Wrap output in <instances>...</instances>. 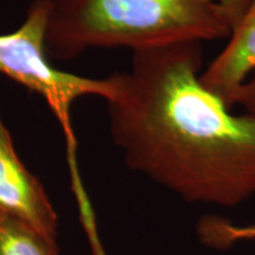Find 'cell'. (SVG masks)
<instances>
[{"label":"cell","mask_w":255,"mask_h":255,"mask_svg":"<svg viewBox=\"0 0 255 255\" xmlns=\"http://www.w3.org/2000/svg\"><path fill=\"white\" fill-rule=\"evenodd\" d=\"M202 43L132 52L114 72L113 141L131 170L190 203L234 208L255 195V117L201 84Z\"/></svg>","instance_id":"cell-1"},{"label":"cell","mask_w":255,"mask_h":255,"mask_svg":"<svg viewBox=\"0 0 255 255\" xmlns=\"http://www.w3.org/2000/svg\"><path fill=\"white\" fill-rule=\"evenodd\" d=\"M51 60L89 49L132 52L170 44L225 39L232 28L219 0H47Z\"/></svg>","instance_id":"cell-2"},{"label":"cell","mask_w":255,"mask_h":255,"mask_svg":"<svg viewBox=\"0 0 255 255\" xmlns=\"http://www.w3.org/2000/svg\"><path fill=\"white\" fill-rule=\"evenodd\" d=\"M49 17L47 0H33L17 30L0 34V75H4L44 98L56 116L64 135L77 196L84 195L76 163L77 141L71 123L72 105L84 96L109 100L115 91L113 76L96 79L77 76L53 66L46 53Z\"/></svg>","instance_id":"cell-3"},{"label":"cell","mask_w":255,"mask_h":255,"mask_svg":"<svg viewBox=\"0 0 255 255\" xmlns=\"http://www.w3.org/2000/svg\"><path fill=\"white\" fill-rule=\"evenodd\" d=\"M0 214L57 240L58 218L43 184L19 157L0 113Z\"/></svg>","instance_id":"cell-4"},{"label":"cell","mask_w":255,"mask_h":255,"mask_svg":"<svg viewBox=\"0 0 255 255\" xmlns=\"http://www.w3.org/2000/svg\"><path fill=\"white\" fill-rule=\"evenodd\" d=\"M255 71V0L233 28L226 46L202 70L201 84L219 97L229 109L241 85Z\"/></svg>","instance_id":"cell-5"},{"label":"cell","mask_w":255,"mask_h":255,"mask_svg":"<svg viewBox=\"0 0 255 255\" xmlns=\"http://www.w3.org/2000/svg\"><path fill=\"white\" fill-rule=\"evenodd\" d=\"M0 255H59L57 241L26 223L0 214Z\"/></svg>","instance_id":"cell-6"},{"label":"cell","mask_w":255,"mask_h":255,"mask_svg":"<svg viewBox=\"0 0 255 255\" xmlns=\"http://www.w3.org/2000/svg\"><path fill=\"white\" fill-rule=\"evenodd\" d=\"M197 234L206 246L226 250L238 241L255 240V225L237 226L226 219L208 215L200 220Z\"/></svg>","instance_id":"cell-7"},{"label":"cell","mask_w":255,"mask_h":255,"mask_svg":"<svg viewBox=\"0 0 255 255\" xmlns=\"http://www.w3.org/2000/svg\"><path fill=\"white\" fill-rule=\"evenodd\" d=\"M242 108L245 114L255 117V71L241 85L234 98V107Z\"/></svg>","instance_id":"cell-8"},{"label":"cell","mask_w":255,"mask_h":255,"mask_svg":"<svg viewBox=\"0 0 255 255\" xmlns=\"http://www.w3.org/2000/svg\"><path fill=\"white\" fill-rule=\"evenodd\" d=\"M250 1L251 0H219L232 30L241 20L242 15L250 5Z\"/></svg>","instance_id":"cell-9"}]
</instances>
